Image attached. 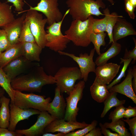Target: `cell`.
<instances>
[{
	"instance_id": "1",
	"label": "cell",
	"mask_w": 136,
	"mask_h": 136,
	"mask_svg": "<svg viewBox=\"0 0 136 136\" xmlns=\"http://www.w3.org/2000/svg\"><path fill=\"white\" fill-rule=\"evenodd\" d=\"M55 83L54 76L47 75L43 67L37 65L29 72L12 80L11 85L14 89L21 92H40L44 86Z\"/></svg>"
},
{
	"instance_id": "2",
	"label": "cell",
	"mask_w": 136,
	"mask_h": 136,
	"mask_svg": "<svg viewBox=\"0 0 136 136\" xmlns=\"http://www.w3.org/2000/svg\"><path fill=\"white\" fill-rule=\"evenodd\" d=\"M66 4L73 20L83 21L92 15H104L99 10L100 8L105 7L102 0H66Z\"/></svg>"
},
{
	"instance_id": "3",
	"label": "cell",
	"mask_w": 136,
	"mask_h": 136,
	"mask_svg": "<svg viewBox=\"0 0 136 136\" xmlns=\"http://www.w3.org/2000/svg\"><path fill=\"white\" fill-rule=\"evenodd\" d=\"M94 18L91 16L82 21L73 20L69 28L64 32L65 35L76 46L83 47L90 44V36L93 32L92 25Z\"/></svg>"
},
{
	"instance_id": "4",
	"label": "cell",
	"mask_w": 136,
	"mask_h": 136,
	"mask_svg": "<svg viewBox=\"0 0 136 136\" xmlns=\"http://www.w3.org/2000/svg\"><path fill=\"white\" fill-rule=\"evenodd\" d=\"M69 12L68 9L60 21L55 22L47 27L46 47L55 52L63 51L67 48L68 44L70 42L65 35L62 34L61 31L62 22Z\"/></svg>"
},
{
	"instance_id": "5",
	"label": "cell",
	"mask_w": 136,
	"mask_h": 136,
	"mask_svg": "<svg viewBox=\"0 0 136 136\" xmlns=\"http://www.w3.org/2000/svg\"><path fill=\"white\" fill-rule=\"evenodd\" d=\"M14 104L22 109H33L41 112L47 111L51 98L44 95L24 93L14 89Z\"/></svg>"
},
{
	"instance_id": "6",
	"label": "cell",
	"mask_w": 136,
	"mask_h": 136,
	"mask_svg": "<svg viewBox=\"0 0 136 136\" xmlns=\"http://www.w3.org/2000/svg\"><path fill=\"white\" fill-rule=\"evenodd\" d=\"M26 12L25 18L29 22L30 28L36 43L42 49L46 47V31L45 29L47 23V18H44L42 14L34 10H26L18 12V14Z\"/></svg>"
},
{
	"instance_id": "7",
	"label": "cell",
	"mask_w": 136,
	"mask_h": 136,
	"mask_svg": "<svg viewBox=\"0 0 136 136\" xmlns=\"http://www.w3.org/2000/svg\"><path fill=\"white\" fill-rule=\"evenodd\" d=\"M54 77L57 87L61 93L68 95L74 89L77 80L82 79L80 71L77 67H61Z\"/></svg>"
},
{
	"instance_id": "8",
	"label": "cell",
	"mask_w": 136,
	"mask_h": 136,
	"mask_svg": "<svg viewBox=\"0 0 136 136\" xmlns=\"http://www.w3.org/2000/svg\"><path fill=\"white\" fill-rule=\"evenodd\" d=\"M83 80L76 84L69 96L66 98V107L64 119L67 121H76L79 108L77 106L79 101L83 97V92L85 87Z\"/></svg>"
},
{
	"instance_id": "9",
	"label": "cell",
	"mask_w": 136,
	"mask_h": 136,
	"mask_svg": "<svg viewBox=\"0 0 136 136\" xmlns=\"http://www.w3.org/2000/svg\"><path fill=\"white\" fill-rule=\"evenodd\" d=\"M29 6L30 8L27 10H36L44 14L48 25L60 21L63 16L58 8V0H40L36 6Z\"/></svg>"
},
{
	"instance_id": "10",
	"label": "cell",
	"mask_w": 136,
	"mask_h": 136,
	"mask_svg": "<svg viewBox=\"0 0 136 136\" xmlns=\"http://www.w3.org/2000/svg\"><path fill=\"white\" fill-rule=\"evenodd\" d=\"M95 51L93 48L91 50L89 54L86 53H81L78 56L73 54L63 51H59L58 52L60 55L70 57L77 63L79 67L82 79L86 82L88 80L89 73L91 72L95 73V72L96 64L93 59Z\"/></svg>"
},
{
	"instance_id": "11",
	"label": "cell",
	"mask_w": 136,
	"mask_h": 136,
	"mask_svg": "<svg viewBox=\"0 0 136 136\" xmlns=\"http://www.w3.org/2000/svg\"><path fill=\"white\" fill-rule=\"evenodd\" d=\"M32 62L21 56L10 61L3 69L11 81L30 68L38 65Z\"/></svg>"
},
{
	"instance_id": "12",
	"label": "cell",
	"mask_w": 136,
	"mask_h": 136,
	"mask_svg": "<svg viewBox=\"0 0 136 136\" xmlns=\"http://www.w3.org/2000/svg\"><path fill=\"white\" fill-rule=\"evenodd\" d=\"M56 118L47 111L41 112L38 116L36 122L29 128L16 130L15 131L25 136H40L44 133L46 127Z\"/></svg>"
},
{
	"instance_id": "13",
	"label": "cell",
	"mask_w": 136,
	"mask_h": 136,
	"mask_svg": "<svg viewBox=\"0 0 136 136\" xmlns=\"http://www.w3.org/2000/svg\"><path fill=\"white\" fill-rule=\"evenodd\" d=\"M89 124L85 122L67 121L64 119H56L50 122L45 128L44 133L61 132L66 134L74 131L78 129H82Z\"/></svg>"
},
{
	"instance_id": "14",
	"label": "cell",
	"mask_w": 136,
	"mask_h": 136,
	"mask_svg": "<svg viewBox=\"0 0 136 136\" xmlns=\"http://www.w3.org/2000/svg\"><path fill=\"white\" fill-rule=\"evenodd\" d=\"M10 103L9 104L10 124L8 128L10 131H15L16 126L19 121L28 119L33 115H39L41 112L38 110L33 109H21L16 106L14 103Z\"/></svg>"
},
{
	"instance_id": "15",
	"label": "cell",
	"mask_w": 136,
	"mask_h": 136,
	"mask_svg": "<svg viewBox=\"0 0 136 136\" xmlns=\"http://www.w3.org/2000/svg\"><path fill=\"white\" fill-rule=\"evenodd\" d=\"M55 93L54 98L52 101L49 103L47 111L57 119H63L66 103L62 93L57 87L55 89Z\"/></svg>"
},
{
	"instance_id": "16",
	"label": "cell",
	"mask_w": 136,
	"mask_h": 136,
	"mask_svg": "<svg viewBox=\"0 0 136 136\" xmlns=\"http://www.w3.org/2000/svg\"><path fill=\"white\" fill-rule=\"evenodd\" d=\"M132 68L130 67L127 71L126 77L121 83L116 84L111 87L109 90L110 92L118 93L128 97L136 104V95L132 86Z\"/></svg>"
},
{
	"instance_id": "17",
	"label": "cell",
	"mask_w": 136,
	"mask_h": 136,
	"mask_svg": "<svg viewBox=\"0 0 136 136\" xmlns=\"http://www.w3.org/2000/svg\"><path fill=\"white\" fill-rule=\"evenodd\" d=\"M120 67V65L112 62L97 66L95 73L96 77L109 85L118 73Z\"/></svg>"
},
{
	"instance_id": "18",
	"label": "cell",
	"mask_w": 136,
	"mask_h": 136,
	"mask_svg": "<svg viewBox=\"0 0 136 136\" xmlns=\"http://www.w3.org/2000/svg\"><path fill=\"white\" fill-rule=\"evenodd\" d=\"M26 13L15 19L5 26L3 27L6 32L8 40L11 45L19 42L18 40L22 30Z\"/></svg>"
},
{
	"instance_id": "19",
	"label": "cell",
	"mask_w": 136,
	"mask_h": 136,
	"mask_svg": "<svg viewBox=\"0 0 136 136\" xmlns=\"http://www.w3.org/2000/svg\"><path fill=\"white\" fill-rule=\"evenodd\" d=\"M123 18L119 17L113 27L112 35L114 41L131 35H136L132 24Z\"/></svg>"
},
{
	"instance_id": "20",
	"label": "cell",
	"mask_w": 136,
	"mask_h": 136,
	"mask_svg": "<svg viewBox=\"0 0 136 136\" xmlns=\"http://www.w3.org/2000/svg\"><path fill=\"white\" fill-rule=\"evenodd\" d=\"M107 85L96 77L90 88L91 95L94 100L98 103L104 102L110 93L107 88Z\"/></svg>"
},
{
	"instance_id": "21",
	"label": "cell",
	"mask_w": 136,
	"mask_h": 136,
	"mask_svg": "<svg viewBox=\"0 0 136 136\" xmlns=\"http://www.w3.org/2000/svg\"><path fill=\"white\" fill-rule=\"evenodd\" d=\"M21 56H23L22 42L11 45L0 54V67L3 68L10 61Z\"/></svg>"
},
{
	"instance_id": "22",
	"label": "cell",
	"mask_w": 136,
	"mask_h": 136,
	"mask_svg": "<svg viewBox=\"0 0 136 136\" xmlns=\"http://www.w3.org/2000/svg\"><path fill=\"white\" fill-rule=\"evenodd\" d=\"M42 49L36 42H22L23 56L31 61H40Z\"/></svg>"
},
{
	"instance_id": "23",
	"label": "cell",
	"mask_w": 136,
	"mask_h": 136,
	"mask_svg": "<svg viewBox=\"0 0 136 136\" xmlns=\"http://www.w3.org/2000/svg\"><path fill=\"white\" fill-rule=\"evenodd\" d=\"M111 43V46L107 51L100 53L96 58L95 62L97 66L106 63L109 59L115 57L120 53L121 48V45L117 41H114Z\"/></svg>"
},
{
	"instance_id": "24",
	"label": "cell",
	"mask_w": 136,
	"mask_h": 136,
	"mask_svg": "<svg viewBox=\"0 0 136 136\" xmlns=\"http://www.w3.org/2000/svg\"><path fill=\"white\" fill-rule=\"evenodd\" d=\"M11 99L4 95L0 98V127L8 128L10 117V102Z\"/></svg>"
},
{
	"instance_id": "25",
	"label": "cell",
	"mask_w": 136,
	"mask_h": 136,
	"mask_svg": "<svg viewBox=\"0 0 136 136\" xmlns=\"http://www.w3.org/2000/svg\"><path fill=\"white\" fill-rule=\"evenodd\" d=\"M12 6L6 2L0 1V27L5 26L15 19L12 11Z\"/></svg>"
},
{
	"instance_id": "26",
	"label": "cell",
	"mask_w": 136,
	"mask_h": 136,
	"mask_svg": "<svg viewBox=\"0 0 136 136\" xmlns=\"http://www.w3.org/2000/svg\"><path fill=\"white\" fill-rule=\"evenodd\" d=\"M117 93L115 92L110 93L108 96L104 101V107L101 114L100 117L104 118L108 112L112 108L123 105L125 100H120L117 97Z\"/></svg>"
},
{
	"instance_id": "27",
	"label": "cell",
	"mask_w": 136,
	"mask_h": 136,
	"mask_svg": "<svg viewBox=\"0 0 136 136\" xmlns=\"http://www.w3.org/2000/svg\"><path fill=\"white\" fill-rule=\"evenodd\" d=\"M106 128L111 129L118 133L120 136H130V133L125 127L124 122L121 119L112 121L110 123L106 122L103 124Z\"/></svg>"
},
{
	"instance_id": "28",
	"label": "cell",
	"mask_w": 136,
	"mask_h": 136,
	"mask_svg": "<svg viewBox=\"0 0 136 136\" xmlns=\"http://www.w3.org/2000/svg\"><path fill=\"white\" fill-rule=\"evenodd\" d=\"M104 17L102 19H93L92 29L93 32L98 33L106 31L107 22L110 14L108 8L103 10Z\"/></svg>"
},
{
	"instance_id": "29",
	"label": "cell",
	"mask_w": 136,
	"mask_h": 136,
	"mask_svg": "<svg viewBox=\"0 0 136 136\" xmlns=\"http://www.w3.org/2000/svg\"><path fill=\"white\" fill-rule=\"evenodd\" d=\"M11 81L3 68L0 67V86L5 90L10 97V102L13 103L14 89L11 86Z\"/></svg>"
},
{
	"instance_id": "30",
	"label": "cell",
	"mask_w": 136,
	"mask_h": 136,
	"mask_svg": "<svg viewBox=\"0 0 136 136\" xmlns=\"http://www.w3.org/2000/svg\"><path fill=\"white\" fill-rule=\"evenodd\" d=\"M18 41L21 42H36L30 28L29 22L25 18L23 22Z\"/></svg>"
},
{
	"instance_id": "31",
	"label": "cell",
	"mask_w": 136,
	"mask_h": 136,
	"mask_svg": "<svg viewBox=\"0 0 136 136\" xmlns=\"http://www.w3.org/2000/svg\"><path fill=\"white\" fill-rule=\"evenodd\" d=\"M106 36V33H105V32L98 33L93 32L91 35L90 38L91 42L93 44L94 49L98 55L101 53V46H105L106 45L105 39Z\"/></svg>"
},
{
	"instance_id": "32",
	"label": "cell",
	"mask_w": 136,
	"mask_h": 136,
	"mask_svg": "<svg viewBox=\"0 0 136 136\" xmlns=\"http://www.w3.org/2000/svg\"><path fill=\"white\" fill-rule=\"evenodd\" d=\"M119 17L123 18V16H119L117 13L114 12L110 14L108 19L107 22L106 32L107 33L109 39V44L114 42L112 35L113 31V27Z\"/></svg>"
},
{
	"instance_id": "33",
	"label": "cell",
	"mask_w": 136,
	"mask_h": 136,
	"mask_svg": "<svg viewBox=\"0 0 136 136\" xmlns=\"http://www.w3.org/2000/svg\"><path fill=\"white\" fill-rule=\"evenodd\" d=\"M121 60L120 63H123V65L121 71L118 77L111 83L107 85V88L109 90L111 87L120 82L122 78L125 77L126 71L132 59L129 58L127 59H124L122 58H120Z\"/></svg>"
},
{
	"instance_id": "34",
	"label": "cell",
	"mask_w": 136,
	"mask_h": 136,
	"mask_svg": "<svg viewBox=\"0 0 136 136\" xmlns=\"http://www.w3.org/2000/svg\"><path fill=\"white\" fill-rule=\"evenodd\" d=\"M97 124V121L94 120L87 126L76 131L70 132L65 136H85L91 130L95 127Z\"/></svg>"
},
{
	"instance_id": "35",
	"label": "cell",
	"mask_w": 136,
	"mask_h": 136,
	"mask_svg": "<svg viewBox=\"0 0 136 136\" xmlns=\"http://www.w3.org/2000/svg\"><path fill=\"white\" fill-rule=\"evenodd\" d=\"M115 107V109L111 112L109 116V119L113 121L124 118L123 114L125 108L123 105Z\"/></svg>"
},
{
	"instance_id": "36",
	"label": "cell",
	"mask_w": 136,
	"mask_h": 136,
	"mask_svg": "<svg viewBox=\"0 0 136 136\" xmlns=\"http://www.w3.org/2000/svg\"><path fill=\"white\" fill-rule=\"evenodd\" d=\"M11 45L6 32L3 29H0V49L1 52L6 50Z\"/></svg>"
},
{
	"instance_id": "37",
	"label": "cell",
	"mask_w": 136,
	"mask_h": 136,
	"mask_svg": "<svg viewBox=\"0 0 136 136\" xmlns=\"http://www.w3.org/2000/svg\"><path fill=\"white\" fill-rule=\"evenodd\" d=\"M133 39L135 44L134 48L132 50L128 51L127 48L125 49V53L122 58L124 59L131 58L133 59L132 63H134L136 61V40L134 38Z\"/></svg>"
},
{
	"instance_id": "38",
	"label": "cell",
	"mask_w": 136,
	"mask_h": 136,
	"mask_svg": "<svg viewBox=\"0 0 136 136\" xmlns=\"http://www.w3.org/2000/svg\"><path fill=\"white\" fill-rule=\"evenodd\" d=\"M121 119L127 123L129 126V129L132 136H136V117L131 119L126 118Z\"/></svg>"
},
{
	"instance_id": "39",
	"label": "cell",
	"mask_w": 136,
	"mask_h": 136,
	"mask_svg": "<svg viewBox=\"0 0 136 136\" xmlns=\"http://www.w3.org/2000/svg\"><path fill=\"white\" fill-rule=\"evenodd\" d=\"M125 9L130 17L134 19L135 16L134 13L135 8L130 2L129 0H124Z\"/></svg>"
},
{
	"instance_id": "40",
	"label": "cell",
	"mask_w": 136,
	"mask_h": 136,
	"mask_svg": "<svg viewBox=\"0 0 136 136\" xmlns=\"http://www.w3.org/2000/svg\"><path fill=\"white\" fill-rule=\"evenodd\" d=\"M7 3L10 2L13 4L15 8V10L19 12L23 10V7L25 3L23 2V0H7Z\"/></svg>"
},
{
	"instance_id": "41",
	"label": "cell",
	"mask_w": 136,
	"mask_h": 136,
	"mask_svg": "<svg viewBox=\"0 0 136 136\" xmlns=\"http://www.w3.org/2000/svg\"><path fill=\"white\" fill-rule=\"evenodd\" d=\"M136 116V107H132L129 106L127 108H125L123 114V117L126 118H129Z\"/></svg>"
},
{
	"instance_id": "42",
	"label": "cell",
	"mask_w": 136,
	"mask_h": 136,
	"mask_svg": "<svg viewBox=\"0 0 136 136\" xmlns=\"http://www.w3.org/2000/svg\"><path fill=\"white\" fill-rule=\"evenodd\" d=\"M23 135L15 131H11L6 128L0 127V136H22Z\"/></svg>"
},
{
	"instance_id": "43",
	"label": "cell",
	"mask_w": 136,
	"mask_h": 136,
	"mask_svg": "<svg viewBox=\"0 0 136 136\" xmlns=\"http://www.w3.org/2000/svg\"><path fill=\"white\" fill-rule=\"evenodd\" d=\"M102 134L105 136H120L117 133H113L111 132L109 130L107 129L101 123H99Z\"/></svg>"
},
{
	"instance_id": "44",
	"label": "cell",
	"mask_w": 136,
	"mask_h": 136,
	"mask_svg": "<svg viewBox=\"0 0 136 136\" xmlns=\"http://www.w3.org/2000/svg\"><path fill=\"white\" fill-rule=\"evenodd\" d=\"M101 129L96 127L91 130L85 136H102Z\"/></svg>"
},
{
	"instance_id": "45",
	"label": "cell",
	"mask_w": 136,
	"mask_h": 136,
	"mask_svg": "<svg viewBox=\"0 0 136 136\" xmlns=\"http://www.w3.org/2000/svg\"><path fill=\"white\" fill-rule=\"evenodd\" d=\"M132 85L133 90L136 93V65H134L132 70Z\"/></svg>"
},
{
	"instance_id": "46",
	"label": "cell",
	"mask_w": 136,
	"mask_h": 136,
	"mask_svg": "<svg viewBox=\"0 0 136 136\" xmlns=\"http://www.w3.org/2000/svg\"><path fill=\"white\" fill-rule=\"evenodd\" d=\"M65 133L61 132H58L56 134H53L49 133H44L42 134L43 136H65Z\"/></svg>"
},
{
	"instance_id": "47",
	"label": "cell",
	"mask_w": 136,
	"mask_h": 136,
	"mask_svg": "<svg viewBox=\"0 0 136 136\" xmlns=\"http://www.w3.org/2000/svg\"><path fill=\"white\" fill-rule=\"evenodd\" d=\"M5 91L1 87H0V98L3 96L4 95Z\"/></svg>"
},
{
	"instance_id": "48",
	"label": "cell",
	"mask_w": 136,
	"mask_h": 136,
	"mask_svg": "<svg viewBox=\"0 0 136 136\" xmlns=\"http://www.w3.org/2000/svg\"><path fill=\"white\" fill-rule=\"evenodd\" d=\"M130 3L135 8L136 7V0H129Z\"/></svg>"
},
{
	"instance_id": "49",
	"label": "cell",
	"mask_w": 136,
	"mask_h": 136,
	"mask_svg": "<svg viewBox=\"0 0 136 136\" xmlns=\"http://www.w3.org/2000/svg\"><path fill=\"white\" fill-rule=\"evenodd\" d=\"M109 1L112 5H113L114 4V2L113 0H105Z\"/></svg>"
},
{
	"instance_id": "50",
	"label": "cell",
	"mask_w": 136,
	"mask_h": 136,
	"mask_svg": "<svg viewBox=\"0 0 136 136\" xmlns=\"http://www.w3.org/2000/svg\"><path fill=\"white\" fill-rule=\"evenodd\" d=\"M2 52H1V49H0V54H1V53H2Z\"/></svg>"
},
{
	"instance_id": "51",
	"label": "cell",
	"mask_w": 136,
	"mask_h": 136,
	"mask_svg": "<svg viewBox=\"0 0 136 136\" xmlns=\"http://www.w3.org/2000/svg\"><path fill=\"white\" fill-rule=\"evenodd\" d=\"M1 106V103H0V106Z\"/></svg>"
},
{
	"instance_id": "52",
	"label": "cell",
	"mask_w": 136,
	"mask_h": 136,
	"mask_svg": "<svg viewBox=\"0 0 136 136\" xmlns=\"http://www.w3.org/2000/svg\"><path fill=\"white\" fill-rule=\"evenodd\" d=\"M1 87L0 86V87Z\"/></svg>"
}]
</instances>
